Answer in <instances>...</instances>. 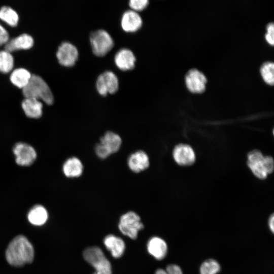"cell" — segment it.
Listing matches in <instances>:
<instances>
[{"label":"cell","mask_w":274,"mask_h":274,"mask_svg":"<svg viewBox=\"0 0 274 274\" xmlns=\"http://www.w3.org/2000/svg\"><path fill=\"white\" fill-rule=\"evenodd\" d=\"M8 263L14 266H21L30 263L34 258V249L28 239L20 235L14 238L6 251Z\"/></svg>","instance_id":"6da1fadb"},{"label":"cell","mask_w":274,"mask_h":274,"mask_svg":"<svg viewBox=\"0 0 274 274\" xmlns=\"http://www.w3.org/2000/svg\"><path fill=\"white\" fill-rule=\"evenodd\" d=\"M22 93L25 98L41 99L48 105L53 102V96L48 84L37 75H31L29 82L22 89Z\"/></svg>","instance_id":"7a4b0ae2"},{"label":"cell","mask_w":274,"mask_h":274,"mask_svg":"<svg viewBox=\"0 0 274 274\" xmlns=\"http://www.w3.org/2000/svg\"><path fill=\"white\" fill-rule=\"evenodd\" d=\"M122 145V139L118 133L108 131L99 139L94 148L95 155L104 160L118 152Z\"/></svg>","instance_id":"3957f363"},{"label":"cell","mask_w":274,"mask_h":274,"mask_svg":"<svg viewBox=\"0 0 274 274\" xmlns=\"http://www.w3.org/2000/svg\"><path fill=\"white\" fill-rule=\"evenodd\" d=\"M83 255L84 259L95 269L93 274H112L111 264L99 247H88Z\"/></svg>","instance_id":"277c9868"},{"label":"cell","mask_w":274,"mask_h":274,"mask_svg":"<svg viewBox=\"0 0 274 274\" xmlns=\"http://www.w3.org/2000/svg\"><path fill=\"white\" fill-rule=\"evenodd\" d=\"M89 42L93 53L103 57L113 48L114 42L111 35L106 30L99 29L90 35Z\"/></svg>","instance_id":"5b68a950"},{"label":"cell","mask_w":274,"mask_h":274,"mask_svg":"<svg viewBox=\"0 0 274 274\" xmlns=\"http://www.w3.org/2000/svg\"><path fill=\"white\" fill-rule=\"evenodd\" d=\"M118 227L120 231L131 239H135L140 230L144 227L141 217L136 212L129 211L119 218Z\"/></svg>","instance_id":"8992f818"},{"label":"cell","mask_w":274,"mask_h":274,"mask_svg":"<svg viewBox=\"0 0 274 274\" xmlns=\"http://www.w3.org/2000/svg\"><path fill=\"white\" fill-rule=\"evenodd\" d=\"M96 88L102 96L116 93L119 88V80L112 71H106L100 74L96 81Z\"/></svg>","instance_id":"52a82bcc"},{"label":"cell","mask_w":274,"mask_h":274,"mask_svg":"<svg viewBox=\"0 0 274 274\" xmlns=\"http://www.w3.org/2000/svg\"><path fill=\"white\" fill-rule=\"evenodd\" d=\"M56 57L61 65L65 67H72L75 64L78 59V50L72 43L63 42L58 48Z\"/></svg>","instance_id":"ba28073f"},{"label":"cell","mask_w":274,"mask_h":274,"mask_svg":"<svg viewBox=\"0 0 274 274\" xmlns=\"http://www.w3.org/2000/svg\"><path fill=\"white\" fill-rule=\"evenodd\" d=\"M127 165L132 173L139 174L147 170L150 166V158L145 151L138 150L129 155Z\"/></svg>","instance_id":"9c48e42d"},{"label":"cell","mask_w":274,"mask_h":274,"mask_svg":"<svg viewBox=\"0 0 274 274\" xmlns=\"http://www.w3.org/2000/svg\"><path fill=\"white\" fill-rule=\"evenodd\" d=\"M17 164L21 166L30 165L36 160L37 153L34 148L24 143H18L13 149Z\"/></svg>","instance_id":"30bf717a"},{"label":"cell","mask_w":274,"mask_h":274,"mask_svg":"<svg viewBox=\"0 0 274 274\" xmlns=\"http://www.w3.org/2000/svg\"><path fill=\"white\" fill-rule=\"evenodd\" d=\"M247 164L253 174L260 179H264L267 176L265 156L257 150L250 152L247 157Z\"/></svg>","instance_id":"8fae6325"},{"label":"cell","mask_w":274,"mask_h":274,"mask_svg":"<svg viewBox=\"0 0 274 274\" xmlns=\"http://www.w3.org/2000/svg\"><path fill=\"white\" fill-rule=\"evenodd\" d=\"M143 23L140 13L131 9L127 10L122 14L120 20L122 30L127 33L139 31L142 27Z\"/></svg>","instance_id":"7c38bea8"},{"label":"cell","mask_w":274,"mask_h":274,"mask_svg":"<svg viewBox=\"0 0 274 274\" xmlns=\"http://www.w3.org/2000/svg\"><path fill=\"white\" fill-rule=\"evenodd\" d=\"M173 156L175 162L180 165H190L195 161V154L193 149L187 144L176 146L173 151Z\"/></svg>","instance_id":"4fadbf2b"},{"label":"cell","mask_w":274,"mask_h":274,"mask_svg":"<svg viewBox=\"0 0 274 274\" xmlns=\"http://www.w3.org/2000/svg\"><path fill=\"white\" fill-rule=\"evenodd\" d=\"M114 60L116 66L120 70L128 71L135 67L136 57L131 50L124 48L116 52Z\"/></svg>","instance_id":"5bb4252c"},{"label":"cell","mask_w":274,"mask_h":274,"mask_svg":"<svg viewBox=\"0 0 274 274\" xmlns=\"http://www.w3.org/2000/svg\"><path fill=\"white\" fill-rule=\"evenodd\" d=\"M185 82L190 91L193 93H201L205 90L207 79L199 71L192 69L186 74Z\"/></svg>","instance_id":"9a60e30c"},{"label":"cell","mask_w":274,"mask_h":274,"mask_svg":"<svg viewBox=\"0 0 274 274\" xmlns=\"http://www.w3.org/2000/svg\"><path fill=\"white\" fill-rule=\"evenodd\" d=\"M84 170V166L82 161L76 156L67 159L62 165V171L64 176L69 178L81 177Z\"/></svg>","instance_id":"2e32d148"},{"label":"cell","mask_w":274,"mask_h":274,"mask_svg":"<svg viewBox=\"0 0 274 274\" xmlns=\"http://www.w3.org/2000/svg\"><path fill=\"white\" fill-rule=\"evenodd\" d=\"M104 244L114 258H120L124 252L125 243L121 238L116 235L112 234L107 235L104 239Z\"/></svg>","instance_id":"e0dca14e"},{"label":"cell","mask_w":274,"mask_h":274,"mask_svg":"<svg viewBox=\"0 0 274 274\" xmlns=\"http://www.w3.org/2000/svg\"><path fill=\"white\" fill-rule=\"evenodd\" d=\"M147 248L148 253L157 260L163 259L167 251L165 242L158 236H153L148 241Z\"/></svg>","instance_id":"ac0fdd59"},{"label":"cell","mask_w":274,"mask_h":274,"mask_svg":"<svg viewBox=\"0 0 274 274\" xmlns=\"http://www.w3.org/2000/svg\"><path fill=\"white\" fill-rule=\"evenodd\" d=\"M33 45V38L28 34L23 33L9 40L5 44V49L11 53L21 49H30L32 47Z\"/></svg>","instance_id":"d6986e66"},{"label":"cell","mask_w":274,"mask_h":274,"mask_svg":"<svg viewBox=\"0 0 274 274\" xmlns=\"http://www.w3.org/2000/svg\"><path fill=\"white\" fill-rule=\"evenodd\" d=\"M22 107L25 115L31 118H39L42 115L43 104L41 101L32 98H25Z\"/></svg>","instance_id":"ffe728a7"},{"label":"cell","mask_w":274,"mask_h":274,"mask_svg":"<svg viewBox=\"0 0 274 274\" xmlns=\"http://www.w3.org/2000/svg\"><path fill=\"white\" fill-rule=\"evenodd\" d=\"M48 215L46 209L41 205H36L33 207L29 211L27 218L29 222L32 225L41 226L44 224Z\"/></svg>","instance_id":"44dd1931"},{"label":"cell","mask_w":274,"mask_h":274,"mask_svg":"<svg viewBox=\"0 0 274 274\" xmlns=\"http://www.w3.org/2000/svg\"><path fill=\"white\" fill-rule=\"evenodd\" d=\"M31 77V74L27 70L19 68L13 71L10 78L15 86L23 89L28 84Z\"/></svg>","instance_id":"7402d4cb"},{"label":"cell","mask_w":274,"mask_h":274,"mask_svg":"<svg viewBox=\"0 0 274 274\" xmlns=\"http://www.w3.org/2000/svg\"><path fill=\"white\" fill-rule=\"evenodd\" d=\"M0 19L9 26L15 27L19 21V16L12 8L3 6L0 9Z\"/></svg>","instance_id":"603a6c76"},{"label":"cell","mask_w":274,"mask_h":274,"mask_svg":"<svg viewBox=\"0 0 274 274\" xmlns=\"http://www.w3.org/2000/svg\"><path fill=\"white\" fill-rule=\"evenodd\" d=\"M14 58L10 52L6 50L0 51V72H10L14 66Z\"/></svg>","instance_id":"cb8c5ba5"},{"label":"cell","mask_w":274,"mask_h":274,"mask_svg":"<svg viewBox=\"0 0 274 274\" xmlns=\"http://www.w3.org/2000/svg\"><path fill=\"white\" fill-rule=\"evenodd\" d=\"M261 76L264 81L268 84L272 85L274 80V65L272 62H267L261 66Z\"/></svg>","instance_id":"d4e9b609"},{"label":"cell","mask_w":274,"mask_h":274,"mask_svg":"<svg viewBox=\"0 0 274 274\" xmlns=\"http://www.w3.org/2000/svg\"><path fill=\"white\" fill-rule=\"evenodd\" d=\"M220 270L218 262L214 259H208L203 262L200 266V274H216Z\"/></svg>","instance_id":"484cf974"},{"label":"cell","mask_w":274,"mask_h":274,"mask_svg":"<svg viewBox=\"0 0 274 274\" xmlns=\"http://www.w3.org/2000/svg\"><path fill=\"white\" fill-rule=\"evenodd\" d=\"M149 0H128L129 9L140 13L145 10L149 4Z\"/></svg>","instance_id":"4316f807"},{"label":"cell","mask_w":274,"mask_h":274,"mask_svg":"<svg viewBox=\"0 0 274 274\" xmlns=\"http://www.w3.org/2000/svg\"><path fill=\"white\" fill-rule=\"evenodd\" d=\"M154 274H183L181 268L176 264L168 265L166 269H158Z\"/></svg>","instance_id":"83f0119b"},{"label":"cell","mask_w":274,"mask_h":274,"mask_svg":"<svg viewBox=\"0 0 274 274\" xmlns=\"http://www.w3.org/2000/svg\"><path fill=\"white\" fill-rule=\"evenodd\" d=\"M267 32L265 34V38L270 45H273V35H274V25L272 22L269 23L266 26Z\"/></svg>","instance_id":"f1b7e54d"},{"label":"cell","mask_w":274,"mask_h":274,"mask_svg":"<svg viewBox=\"0 0 274 274\" xmlns=\"http://www.w3.org/2000/svg\"><path fill=\"white\" fill-rule=\"evenodd\" d=\"M9 40L8 31L0 24V46L5 45Z\"/></svg>","instance_id":"f546056e"},{"label":"cell","mask_w":274,"mask_h":274,"mask_svg":"<svg viewBox=\"0 0 274 274\" xmlns=\"http://www.w3.org/2000/svg\"><path fill=\"white\" fill-rule=\"evenodd\" d=\"M268 225L270 230L273 233L274 231V216L272 214L270 217L268 221Z\"/></svg>","instance_id":"4dcf8cb0"}]
</instances>
